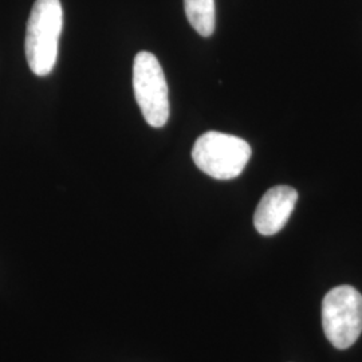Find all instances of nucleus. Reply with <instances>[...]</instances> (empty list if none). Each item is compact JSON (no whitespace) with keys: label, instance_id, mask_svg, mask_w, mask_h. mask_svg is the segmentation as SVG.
<instances>
[{"label":"nucleus","instance_id":"5","mask_svg":"<svg viewBox=\"0 0 362 362\" xmlns=\"http://www.w3.org/2000/svg\"><path fill=\"white\" fill-rule=\"evenodd\" d=\"M298 192L288 185L270 188L259 202L254 214V226L260 235L272 236L279 233L290 219L297 204Z\"/></svg>","mask_w":362,"mask_h":362},{"label":"nucleus","instance_id":"4","mask_svg":"<svg viewBox=\"0 0 362 362\" xmlns=\"http://www.w3.org/2000/svg\"><path fill=\"white\" fill-rule=\"evenodd\" d=\"M133 89L144 119L152 128H163L169 119L168 83L152 52H139L133 64Z\"/></svg>","mask_w":362,"mask_h":362},{"label":"nucleus","instance_id":"2","mask_svg":"<svg viewBox=\"0 0 362 362\" xmlns=\"http://www.w3.org/2000/svg\"><path fill=\"white\" fill-rule=\"evenodd\" d=\"M251 146L243 139L220 132L202 134L194 145V165L209 177L231 180L246 168L251 158Z\"/></svg>","mask_w":362,"mask_h":362},{"label":"nucleus","instance_id":"1","mask_svg":"<svg viewBox=\"0 0 362 362\" xmlns=\"http://www.w3.org/2000/svg\"><path fill=\"white\" fill-rule=\"evenodd\" d=\"M64 27L61 0H35L27 22V64L31 71L45 77L57 64L59 38Z\"/></svg>","mask_w":362,"mask_h":362},{"label":"nucleus","instance_id":"6","mask_svg":"<svg viewBox=\"0 0 362 362\" xmlns=\"http://www.w3.org/2000/svg\"><path fill=\"white\" fill-rule=\"evenodd\" d=\"M188 22L202 37H211L216 25L215 0H184Z\"/></svg>","mask_w":362,"mask_h":362},{"label":"nucleus","instance_id":"3","mask_svg":"<svg viewBox=\"0 0 362 362\" xmlns=\"http://www.w3.org/2000/svg\"><path fill=\"white\" fill-rule=\"evenodd\" d=\"M325 336L337 349L356 344L362 333V296L348 285L330 290L322 302Z\"/></svg>","mask_w":362,"mask_h":362}]
</instances>
